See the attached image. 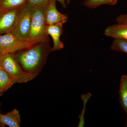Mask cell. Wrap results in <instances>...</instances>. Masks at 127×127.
Wrapping results in <instances>:
<instances>
[{"instance_id": "5b68a950", "label": "cell", "mask_w": 127, "mask_h": 127, "mask_svg": "<svg viewBox=\"0 0 127 127\" xmlns=\"http://www.w3.org/2000/svg\"><path fill=\"white\" fill-rule=\"evenodd\" d=\"M38 43L19 39L11 32L0 34V53L2 55L13 54Z\"/></svg>"}, {"instance_id": "7a4b0ae2", "label": "cell", "mask_w": 127, "mask_h": 127, "mask_svg": "<svg viewBox=\"0 0 127 127\" xmlns=\"http://www.w3.org/2000/svg\"><path fill=\"white\" fill-rule=\"evenodd\" d=\"M47 5L33 7L29 40L37 43L49 41L46 31L45 11Z\"/></svg>"}, {"instance_id": "9c48e42d", "label": "cell", "mask_w": 127, "mask_h": 127, "mask_svg": "<svg viewBox=\"0 0 127 127\" xmlns=\"http://www.w3.org/2000/svg\"><path fill=\"white\" fill-rule=\"evenodd\" d=\"M21 121L20 114L16 109L5 114L0 113V127L7 125L10 127H20Z\"/></svg>"}, {"instance_id": "7c38bea8", "label": "cell", "mask_w": 127, "mask_h": 127, "mask_svg": "<svg viewBox=\"0 0 127 127\" xmlns=\"http://www.w3.org/2000/svg\"><path fill=\"white\" fill-rule=\"evenodd\" d=\"M15 83L1 67H0V95L10 88Z\"/></svg>"}, {"instance_id": "8992f818", "label": "cell", "mask_w": 127, "mask_h": 127, "mask_svg": "<svg viewBox=\"0 0 127 127\" xmlns=\"http://www.w3.org/2000/svg\"><path fill=\"white\" fill-rule=\"evenodd\" d=\"M20 8L0 11V34L11 31Z\"/></svg>"}, {"instance_id": "5bb4252c", "label": "cell", "mask_w": 127, "mask_h": 127, "mask_svg": "<svg viewBox=\"0 0 127 127\" xmlns=\"http://www.w3.org/2000/svg\"><path fill=\"white\" fill-rule=\"evenodd\" d=\"M117 2V0H84L83 5L90 9H94L102 5H114Z\"/></svg>"}, {"instance_id": "d6986e66", "label": "cell", "mask_w": 127, "mask_h": 127, "mask_svg": "<svg viewBox=\"0 0 127 127\" xmlns=\"http://www.w3.org/2000/svg\"><path fill=\"white\" fill-rule=\"evenodd\" d=\"M2 56H3V55L0 53V67H1V61H2Z\"/></svg>"}, {"instance_id": "30bf717a", "label": "cell", "mask_w": 127, "mask_h": 127, "mask_svg": "<svg viewBox=\"0 0 127 127\" xmlns=\"http://www.w3.org/2000/svg\"><path fill=\"white\" fill-rule=\"evenodd\" d=\"M104 34L114 39L127 40V25L117 23L109 26L104 30Z\"/></svg>"}, {"instance_id": "52a82bcc", "label": "cell", "mask_w": 127, "mask_h": 127, "mask_svg": "<svg viewBox=\"0 0 127 127\" xmlns=\"http://www.w3.org/2000/svg\"><path fill=\"white\" fill-rule=\"evenodd\" d=\"M56 0H51L46 9L45 17L46 25L64 23L67 22L68 16L62 14L57 9Z\"/></svg>"}, {"instance_id": "6da1fadb", "label": "cell", "mask_w": 127, "mask_h": 127, "mask_svg": "<svg viewBox=\"0 0 127 127\" xmlns=\"http://www.w3.org/2000/svg\"><path fill=\"white\" fill-rule=\"evenodd\" d=\"M51 49L48 41L43 42L12 54L23 71L37 76L45 64Z\"/></svg>"}, {"instance_id": "3957f363", "label": "cell", "mask_w": 127, "mask_h": 127, "mask_svg": "<svg viewBox=\"0 0 127 127\" xmlns=\"http://www.w3.org/2000/svg\"><path fill=\"white\" fill-rule=\"evenodd\" d=\"M33 7L27 2L20 9L15 24L11 32L19 39L29 40Z\"/></svg>"}, {"instance_id": "ffe728a7", "label": "cell", "mask_w": 127, "mask_h": 127, "mask_svg": "<svg viewBox=\"0 0 127 127\" xmlns=\"http://www.w3.org/2000/svg\"><path fill=\"white\" fill-rule=\"evenodd\" d=\"M71 0H66V3L67 4H69Z\"/></svg>"}, {"instance_id": "44dd1931", "label": "cell", "mask_w": 127, "mask_h": 127, "mask_svg": "<svg viewBox=\"0 0 127 127\" xmlns=\"http://www.w3.org/2000/svg\"><path fill=\"white\" fill-rule=\"evenodd\" d=\"M125 126L126 127H127V120H126V123H125Z\"/></svg>"}, {"instance_id": "2e32d148", "label": "cell", "mask_w": 127, "mask_h": 127, "mask_svg": "<svg viewBox=\"0 0 127 127\" xmlns=\"http://www.w3.org/2000/svg\"><path fill=\"white\" fill-rule=\"evenodd\" d=\"M51 0H27L28 4L33 7H39L48 4Z\"/></svg>"}, {"instance_id": "8fae6325", "label": "cell", "mask_w": 127, "mask_h": 127, "mask_svg": "<svg viewBox=\"0 0 127 127\" xmlns=\"http://www.w3.org/2000/svg\"><path fill=\"white\" fill-rule=\"evenodd\" d=\"M119 95L121 106L127 114V76L126 75H123L121 77Z\"/></svg>"}, {"instance_id": "e0dca14e", "label": "cell", "mask_w": 127, "mask_h": 127, "mask_svg": "<svg viewBox=\"0 0 127 127\" xmlns=\"http://www.w3.org/2000/svg\"><path fill=\"white\" fill-rule=\"evenodd\" d=\"M116 21L118 24L127 25V14L118 16L116 17Z\"/></svg>"}, {"instance_id": "ba28073f", "label": "cell", "mask_w": 127, "mask_h": 127, "mask_svg": "<svg viewBox=\"0 0 127 127\" xmlns=\"http://www.w3.org/2000/svg\"><path fill=\"white\" fill-rule=\"evenodd\" d=\"M63 26L62 23L46 26L47 33L51 36L53 41V45L51 49V52L59 51L64 47V45L60 39V37L63 32Z\"/></svg>"}, {"instance_id": "4fadbf2b", "label": "cell", "mask_w": 127, "mask_h": 127, "mask_svg": "<svg viewBox=\"0 0 127 127\" xmlns=\"http://www.w3.org/2000/svg\"><path fill=\"white\" fill-rule=\"evenodd\" d=\"M27 0H0V11L20 8Z\"/></svg>"}, {"instance_id": "ac0fdd59", "label": "cell", "mask_w": 127, "mask_h": 127, "mask_svg": "<svg viewBox=\"0 0 127 127\" xmlns=\"http://www.w3.org/2000/svg\"><path fill=\"white\" fill-rule=\"evenodd\" d=\"M56 0L60 2L63 8H66V5L65 2L66 0Z\"/></svg>"}, {"instance_id": "9a60e30c", "label": "cell", "mask_w": 127, "mask_h": 127, "mask_svg": "<svg viewBox=\"0 0 127 127\" xmlns=\"http://www.w3.org/2000/svg\"><path fill=\"white\" fill-rule=\"evenodd\" d=\"M111 50L127 53V40L114 39L112 42Z\"/></svg>"}, {"instance_id": "277c9868", "label": "cell", "mask_w": 127, "mask_h": 127, "mask_svg": "<svg viewBox=\"0 0 127 127\" xmlns=\"http://www.w3.org/2000/svg\"><path fill=\"white\" fill-rule=\"evenodd\" d=\"M1 67L15 83L27 82L37 76L23 71L14 58L12 54L3 55Z\"/></svg>"}]
</instances>
